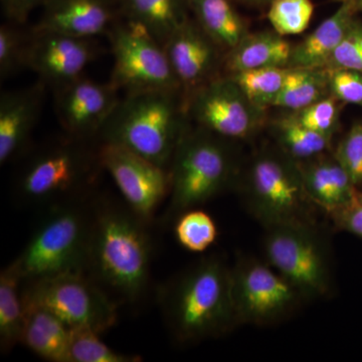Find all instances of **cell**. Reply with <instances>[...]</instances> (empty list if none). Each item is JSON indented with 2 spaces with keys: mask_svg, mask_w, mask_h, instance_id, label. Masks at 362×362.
I'll return each instance as SVG.
<instances>
[{
  "mask_svg": "<svg viewBox=\"0 0 362 362\" xmlns=\"http://www.w3.org/2000/svg\"><path fill=\"white\" fill-rule=\"evenodd\" d=\"M147 225L126 204L92 202L86 275L116 303H136L146 291L152 256Z\"/></svg>",
  "mask_w": 362,
  "mask_h": 362,
  "instance_id": "1",
  "label": "cell"
},
{
  "mask_svg": "<svg viewBox=\"0 0 362 362\" xmlns=\"http://www.w3.org/2000/svg\"><path fill=\"white\" fill-rule=\"evenodd\" d=\"M160 302L169 329L180 343L220 337L239 324L232 270L218 257L202 259L173 279Z\"/></svg>",
  "mask_w": 362,
  "mask_h": 362,
  "instance_id": "2",
  "label": "cell"
},
{
  "mask_svg": "<svg viewBox=\"0 0 362 362\" xmlns=\"http://www.w3.org/2000/svg\"><path fill=\"white\" fill-rule=\"evenodd\" d=\"M185 116L181 92L126 93L100 131L98 142L119 145L169 169L187 126Z\"/></svg>",
  "mask_w": 362,
  "mask_h": 362,
  "instance_id": "3",
  "label": "cell"
},
{
  "mask_svg": "<svg viewBox=\"0 0 362 362\" xmlns=\"http://www.w3.org/2000/svg\"><path fill=\"white\" fill-rule=\"evenodd\" d=\"M16 180V192L28 204H58L82 197L103 170L99 142L64 135L28 149Z\"/></svg>",
  "mask_w": 362,
  "mask_h": 362,
  "instance_id": "4",
  "label": "cell"
},
{
  "mask_svg": "<svg viewBox=\"0 0 362 362\" xmlns=\"http://www.w3.org/2000/svg\"><path fill=\"white\" fill-rule=\"evenodd\" d=\"M85 195L52 204L11 265L23 284L70 273L86 274L92 202Z\"/></svg>",
  "mask_w": 362,
  "mask_h": 362,
  "instance_id": "5",
  "label": "cell"
},
{
  "mask_svg": "<svg viewBox=\"0 0 362 362\" xmlns=\"http://www.w3.org/2000/svg\"><path fill=\"white\" fill-rule=\"evenodd\" d=\"M168 216L177 218L225 189L232 176V157L225 138L187 126L169 166Z\"/></svg>",
  "mask_w": 362,
  "mask_h": 362,
  "instance_id": "6",
  "label": "cell"
},
{
  "mask_svg": "<svg viewBox=\"0 0 362 362\" xmlns=\"http://www.w3.org/2000/svg\"><path fill=\"white\" fill-rule=\"evenodd\" d=\"M107 37L114 65L110 82L124 93L162 90L181 92L165 49L142 26L121 18Z\"/></svg>",
  "mask_w": 362,
  "mask_h": 362,
  "instance_id": "7",
  "label": "cell"
},
{
  "mask_svg": "<svg viewBox=\"0 0 362 362\" xmlns=\"http://www.w3.org/2000/svg\"><path fill=\"white\" fill-rule=\"evenodd\" d=\"M26 299L56 314L70 328L87 327L101 334L115 325L117 303L84 273H70L23 284Z\"/></svg>",
  "mask_w": 362,
  "mask_h": 362,
  "instance_id": "8",
  "label": "cell"
},
{
  "mask_svg": "<svg viewBox=\"0 0 362 362\" xmlns=\"http://www.w3.org/2000/svg\"><path fill=\"white\" fill-rule=\"evenodd\" d=\"M265 251L274 270L300 293L313 297L326 294L327 266L322 252L305 226H271Z\"/></svg>",
  "mask_w": 362,
  "mask_h": 362,
  "instance_id": "9",
  "label": "cell"
},
{
  "mask_svg": "<svg viewBox=\"0 0 362 362\" xmlns=\"http://www.w3.org/2000/svg\"><path fill=\"white\" fill-rule=\"evenodd\" d=\"M99 159L131 211L149 223L170 192V175L139 154L112 143L99 142Z\"/></svg>",
  "mask_w": 362,
  "mask_h": 362,
  "instance_id": "10",
  "label": "cell"
},
{
  "mask_svg": "<svg viewBox=\"0 0 362 362\" xmlns=\"http://www.w3.org/2000/svg\"><path fill=\"white\" fill-rule=\"evenodd\" d=\"M238 322L266 324L286 315L300 293L277 271L258 261H243L232 270Z\"/></svg>",
  "mask_w": 362,
  "mask_h": 362,
  "instance_id": "11",
  "label": "cell"
},
{
  "mask_svg": "<svg viewBox=\"0 0 362 362\" xmlns=\"http://www.w3.org/2000/svg\"><path fill=\"white\" fill-rule=\"evenodd\" d=\"M252 204L269 225H304L309 197L299 169L294 170L275 157L264 156L252 164Z\"/></svg>",
  "mask_w": 362,
  "mask_h": 362,
  "instance_id": "12",
  "label": "cell"
},
{
  "mask_svg": "<svg viewBox=\"0 0 362 362\" xmlns=\"http://www.w3.org/2000/svg\"><path fill=\"white\" fill-rule=\"evenodd\" d=\"M185 110L199 127L225 139H240L254 131L255 112L259 109L250 103L232 78L218 77L188 98Z\"/></svg>",
  "mask_w": 362,
  "mask_h": 362,
  "instance_id": "13",
  "label": "cell"
},
{
  "mask_svg": "<svg viewBox=\"0 0 362 362\" xmlns=\"http://www.w3.org/2000/svg\"><path fill=\"white\" fill-rule=\"evenodd\" d=\"M104 51L97 39L35 32L32 28L26 69L54 90L84 76L85 69Z\"/></svg>",
  "mask_w": 362,
  "mask_h": 362,
  "instance_id": "14",
  "label": "cell"
},
{
  "mask_svg": "<svg viewBox=\"0 0 362 362\" xmlns=\"http://www.w3.org/2000/svg\"><path fill=\"white\" fill-rule=\"evenodd\" d=\"M54 111L65 134L98 141V136L120 101V90L82 76L52 90Z\"/></svg>",
  "mask_w": 362,
  "mask_h": 362,
  "instance_id": "15",
  "label": "cell"
},
{
  "mask_svg": "<svg viewBox=\"0 0 362 362\" xmlns=\"http://www.w3.org/2000/svg\"><path fill=\"white\" fill-rule=\"evenodd\" d=\"M163 47L185 104L195 90L220 77L216 70L221 49L194 20L190 18L173 33Z\"/></svg>",
  "mask_w": 362,
  "mask_h": 362,
  "instance_id": "16",
  "label": "cell"
},
{
  "mask_svg": "<svg viewBox=\"0 0 362 362\" xmlns=\"http://www.w3.org/2000/svg\"><path fill=\"white\" fill-rule=\"evenodd\" d=\"M122 18L117 0H49L35 32L61 33L80 39L108 35Z\"/></svg>",
  "mask_w": 362,
  "mask_h": 362,
  "instance_id": "17",
  "label": "cell"
},
{
  "mask_svg": "<svg viewBox=\"0 0 362 362\" xmlns=\"http://www.w3.org/2000/svg\"><path fill=\"white\" fill-rule=\"evenodd\" d=\"M47 86L37 84L9 90L0 96V164L20 158L30 148L33 129L39 121Z\"/></svg>",
  "mask_w": 362,
  "mask_h": 362,
  "instance_id": "18",
  "label": "cell"
},
{
  "mask_svg": "<svg viewBox=\"0 0 362 362\" xmlns=\"http://www.w3.org/2000/svg\"><path fill=\"white\" fill-rule=\"evenodd\" d=\"M356 0H343L332 16L326 18L292 51L290 68H325L333 52L354 21Z\"/></svg>",
  "mask_w": 362,
  "mask_h": 362,
  "instance_id": "19",
  "label": "cell"
},
{
  "mask_svg": "<svg viewBox=\"0 0 362 362\" xmlns=\"http://www.w3.org/2000/svg\"><path fill=\"white\" fill-rule=\"evenodd\" d=\"M25 321L21 343L45 361L70 362L71 328L49 309L25 297Z\"/></svg>",
  "mask_w": 362,
  "mask_h": 362,
  "instance_id": "20",
  "label": "cell"
},
{
  "mask_svg": "<svg viewBox=\"0 0 362 362\" xmlns=\"http://www.w3.org/2000/svg\"><path fill=\"white\" fill-rule=\"evenodd\" d=\"M299 169L310 201L334 214L354 199L356 192L337 158H319Z\"/></svg>",
  "mask_w": 362,
  "mask_h": 362,
  "instance_id": "21",
  "label": "cell"
},
{
  "mask_svg": "<svg viewBox=\"0 0 362 362\" xmlns=\"http://www.w3.org/2000/svg\"><path fill=\"white\" fill-rule=\"evenodd\" d=\"M123 20L142 26L165 45L169 37L190 20V0H117Z\"/></svg>",
  "mask_w": 362,
  "mask_h": 362,
  "instance_id": "22",
  "label": "cell"
},
{
  "mask_svg": "<svg viewBox=\"0 0 362 362\" xmlns=\"http://www.w3.org/2000/svg\"><path fill=\"white\" fill-rule=\"evenodd\" d=\"M293 47L283 35L265 32L247 35L228 52L226 66L230 74L262 68L289 66Z\"/></svg>",
  "mask_w": 362,
  "mask_h": 362,
  "instance_id": "23",
  "label": "cell"
},
{
  "mask_svg": "<svg viewBox=\"0 0 362 362\" xmlns=\"http://www.w3.org/2000/svg\"><path fill=\"white\" fill-rule=\"evenodd\" d=\"M194 21L221 49L230 52L247 35L232 0H190Z\"/></svg>",
  "mask_w": 362,
  "mask_h": 362,
  "instance_id": "24",
  "label": "cell"
},
{
  "mask_svg": "<svg viewBox=\"0 0 362 362\" xmlns=\"http://www.w3.org/2000/svg\"><path fill=\"white\" fill-rule=\"evenodd\" d=\"M25 321V300L20 274L9 264L0 274V349L11 351L21 343Z\"/></svg>",
  "mask_w": 362,
  "mask_h": 362,
  "instance_id": "25",
  "label": "cell"
},
{
  "mask_svg": "<svg viewBox=\"0 0 362 362\" xmlns=\"http://www.w3.org/2000/svg\"><path fill=\"white\" fill-rule=\"evenodd\" d=\"M329 90L324 68H290L273 107L299 111L326 97Z\"/></svg>",
  "mask_w": 362,
  "mask_h": 362,
  "instance_id": "26",
  "label": "cell"
},
{
  "mask_svg": "<svg viewBox=\"0 0 362 362\" xmlns=\"http://www.w3.org/2000/svg\"><path fill=\"white\" fill-rule=\"evenodd\" d=\"M289 70L290 66L254 69L232 73L228 77L239 86L250 103L259 110L273 107Z\"/></svg>",
  "mask_w": 362,
  "mask_h": 362,
  "instance_id": "27",
  "label": "cell"
},
{
  "mask_svg": "<svg viewBox=\"0 0 362 362\" xmlns=\"http://www.w3.org/2000/svg\"><path fill=\"white\" fill-rule=\"evenodd\" d=\"M277 131L282 146L296 159L316 158L329 146L330 136L309 129L293 117L281 120Z\"/></svg>",
  "mask_w": 362,
  "mask_h": 362,
  "instance_id": "28",
  "label": "cell"
},
{
  "mask_svg": "<svg viewBox=\"0 0 362 362\" xmlns=\"http://www.w3.org/2000/svg\"><path fill=\"white\" fill-rule=\"evenodd\" d=\"M100 333L87 327L71 328L69 357L70 362H139L142 357L124 354L109 347Z\"/></svg>",
  "mask_w": 362,
  "mask_h": 362,
  "instance_id": "29",
  "label": "cell"
},
{
  "mask_svg": "<svg viewBox=\"0 0 362 362\" xmlns=\"http://www.w3.org/2000/svg\"><path fill=\"white\" fill-rule=\"evenodd\" d=\"M175 232L181 246L194 252L206 251L218 237V228L211 216L197 207L177 216Z\"/></svg>",
  "mask_w": 362,
  "mask_h": 362,
  "instance_id": "30",
  "label": "cell"
},
{
  "mask_svg": "<svg viewBox=\"0 0 362 362\" xmlns=\"http://www.w3.org/2000/svg\"><path fill=\"white\" fill-rule=\"evenodd\" d=\"M6 21L0 26V78L1 82L26 68L32 28Z\"/></svg>",
  "mask_w": 362,
  "mask_h": 362,
  "instance_id": "31",
  "label": "cell"
},
{
  "mask_svg": "<svg viewBox=\"0 0 362 362\" xmlns=\"http://www.w3.org/2000/svg\"><path fill=\"white\" fill-rule=\"evenodd\" d=\"M313 13L311 0H272L268 18L274 30L284 37L303 33Z\"/></svg>",
  "mask_w": 362,
  "mask_h": 362,
  "instance_id": "32",
  "label": "cell"
},
{
  "mask_svg": "<svg viewBox=\"0 0 362 362\" xmlns=\"http://www.w3.org/2000/svg\"><path fill=\"white\" fill-rule=\"evenodd\" d=\"M295 120L309 129L330 136L335 129L338 119V108L334 97H325L292 116Z\"/></svg>",
  "mask_w": 362,
  "mask_h": 362,
  "instance_id": "33",
  "label": "cell"
},
{
  "mask_svg": "<svg viewBox=\"0 0 362 362\" xmlns=\"http://www.w3.org/2000/svg\"><path fill=\"white\" fill-rule=\"evenodd\" d=\"M335 158L354 185L362 183V124L352 126L338 146Z\"/></svg>",
  "mask_w": 362,
  "mask_h": 362,
  "instance_id": "34",
  "label": "cell"
},
{
  "mask_svg": "<svg viewBox=\"0 0 362 362\" xmlns=\"http://www.w3.org/2000/svg\"><path fill=\"white\" fill-rule=\"evenodd\" d=\"M329 69H349L362 74V25L354 21L331 57Z\"/></svg>",
  "mask_w": 362,
  "mask_h": 362,
  "instance_id": "35",
  "label": "cell"
},
{
  "mask_svg": "<svg viewBox=\"0 0 362 362\" xmlns=\"http://www.w3.org/2000/svg\"><path fill=\"white\" fill-rule=\"evenodd\" d=\"M328 85L335 99L362 105V74L349 69H328Z\"/></svg>",
  "mask_w": 362,
  "mask_h": 362,
  "instance_id": "36",
  "label": "cell"
},
{
  "mask_svg": "<svg viewBox=\"0 0 362 362\" xmlns=\"http://www.w3.org/2000/svg\"><path fill=\"white\" fill-rule=\"evenodd\" d=\"M49 0H1L2 11L6 21L25 25L30 13L37 7H42Z\"/></svg>",
  "mask_w": 362,
  "mask_h": 362,
  "instance_id": "37",
  "label": "cell"
},
{
  "mask_svg": "<svg viewBox=\"0 0 362 362\" xmlns=\"http://www.w3.org/2000/svg\"><path fill=\"white\" fill-rule=\"evenodd\" d=\"M334 214L343 228L362 238V202L356 199V192L354 199Z\"/></svg>",
  "mask_w": 362,
  "mask_h": 362,
  "instance_id": "38",
  "label": "cell"
},
{
  "mask_svg": "<svg viewBox=\"0 0 362 362\" xmlns=\"http://www.w3.org/2000/svg\"><path fill=\"white\" fill-rule=\"evenodd\" d=\"M356 4L357 7V11H362V0H356Z\"/></svg>",
  "mask_w": 362,
  "mask_h": 362,
  "instance_id": "39",
  "label": "cell"
},
{
  "mask_svg": "<svg viewBox=\"0 0 362 362\" xmlns=\"http://www.w3.org/2000/svg\"><path fill=\"white\" fill-rule=\"evenodd\" d=\"M356 199H358L359 202H362V194H359V192H356Z\"/></svg>",
  "mask_w": 362,
  "mask_h": 362,
  "instance_id": "40",
  "label": "cell"
},
{
  "mask_svg": "<svg viewBox=\"0 0 362 362\" xmlns=\"http://www.w3.org/2000/svg\"><path fill=\"white\" fill-rule=\"evenodd\" d=\"M249 1H252V2H265V1H272V0H249Z\"/></svg>",
  "mask_w": 362,
  "mask_h": 362,
  "instance_id": "41",
  "label": "cell"
}]
</instances>
